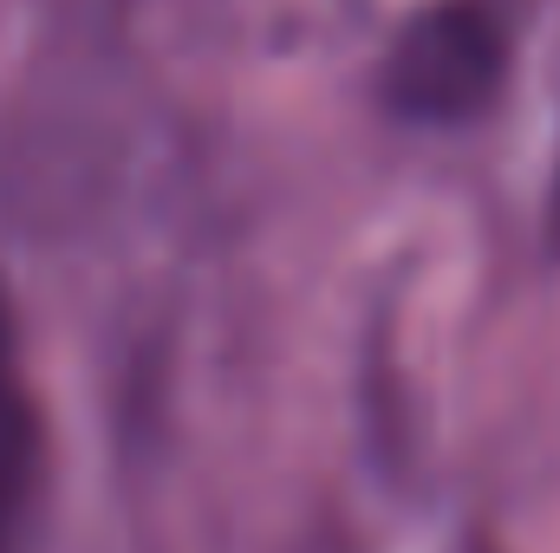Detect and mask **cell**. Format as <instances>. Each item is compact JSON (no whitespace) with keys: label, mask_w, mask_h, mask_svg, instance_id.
Returning <instances> with one entry per match:
<instances>
[{"label":"cell","mask_w":560,"mask_h":553,"mask_svg":"<svg viewBox=\"0 0 560 553\" xmlns=\"http://www.w3.org/2000/svg\"><path fill=\"white\" fill-rule=\"evenodd\" d=\"M509 79V26L482 0H436L411 13L385 52V105L405 125H463L495 105Z\"/></svg>","instance_id":"obj_1"},{"label":"cell","mask_w":560,"mask_h":553,"mask_svg":"<svg viewBox=\"0 0 560 553\" xmlns=\"http://www.w3.org/2000/svg\"><path fill=\"white\" fill-rule=\"evenodd\" d=\"M555 242H560V176H555Z\"/></svg>","instance_id":"obj_3"},{"label":"cell","mask_w":560,"mask_h":553,"mask_svg":"<svg viewBox=\"0 0 560 553\" xmlns=\"http://www.w3.org/2000/svg\"><path fill=\"white\" fill-rule=\"evenodd\" d=\"M33 495H39V411H33L13 313H7V293H0V553L26 548Z\"/></svg>","instance_id":"obj_2"}]
</instances>
